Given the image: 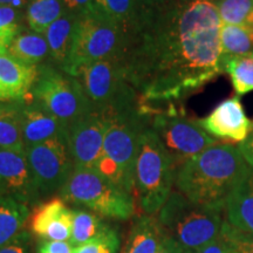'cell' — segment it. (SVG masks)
<instances>
[{"label": "cell", "instance_id": "6da1fadb", "mask_svg": "<svg viewBox=\"0 0 253 253\" xmlns=\"http://www.w3.org/2000/svg\"><path fill=\"white\" fill-rule=\"evenodd\" d=\"M214 0H170L142 9L121 56L144 112L181 101L224 73Z\"/></svg>", "mask_w": 253, "mask_h": 253}, {"label": "cell", "instance_id": "7a4b0ae2", "mask_svg": "<svg viewBox=\"0 0 253 253\" xmlns=\"http://www.w3.org/2000/svg\"><path fill=\"white\" fill-rule=\"evenodd\" d=\"M251 169L238 148L217 143L182 164L175 185L194 203L225 208L227 197Z\"/></svg>", "mask_w": 253, "mask_h": 253}, {"label": "cell", "instance_id": "3957f363", "mask_svg": "<svg viewBox=\"0 0 253 253\" xmlns=\"http://www.w3.org/2000/svg\"><path fill=\"white\" fill-rule=\"evenodd\" d=\"M151 116L141 107L110 119L101 157L94 170L121 186L135 192V166L142 132L150 126Z\"/></svg>", "mask_w": 253, "mask_h": 253}, {"label": "cell", "instance_id": "277c9868", "mask_svg": "<svg viewBox=\"0 0 253 253\" xmlns=\"http://www.w3.org/2000/svg\"><path fill=\"white\" fill-rule=\"evenodd\" d=\"M225 208L194 203L177 190L158 212V221L183 253H197L220 235Z\"/></svg>", "mask_w": 253, "mask_h": 253}, {"label": "cell", "instance_id": "5b68a950", "mask_svg": "<svg viewBox=\"0 0 253 253\" xmlns=\"http://www.w3.org/2000/svg\"><path fill=\"white\" fill-rule=\"evenodd\" d=\"M177 167L156 132H142L135 166V192L145 214L158 213L172 192Z\"/></svg>", "mask_w": 253, "mask_h": 253}, {"label": "cell", "instance_id": "8992f818", "mask_svg": "<svg viewBox=\"0 0 253 253\" xmlns=\"http://www.w3.org/2000/svg\"><path fill=\"white\" fill-rule=\"evenodd\" d=\"M95 110L109 119L141 107L137 91L126 80L121 56L89 63L75 73Z\"/></svg>", "mask_w": 253, "mask_h": 253}, {"label": "cell", "instance_id": "52a82bcc", "mask_svg": "<svg viewBox=\"0 0 253 253\" xmlns=\"http://www.w3.org/2000/svg\"><path fill=\"white\" fill-rule=\"evenodd\" d=\"M128 40V30L89 11L78 17L71 53L60 69L74 77L84 66L122 56Z\"/></svg>", "mask_w": 253, "mask_h": 253}, {"label": "cell", "instance_id": "ba28073f", "mask_svg": "<svg viewBox=\"0 0 253 253\" xmlns=\"http://www.w3.org/2000/svg\"><path fill=\"white\" fill-rule=\"evenodd\" d=\"M59 192L65 201L90 209L104 217L126 220L135 212L130 192L94 169L74 168Z\"/></svg>", "mask_w": 253, "mask_h": 253}, {"label": "cell", "instance_id": "9c48e42d", "mask_svg": "<svg viewBox=\"0 0 253 253\" xmlns=\"http://www.w3.org/2000/svg\"><path fill=\"white\" fill-rule=\"evenodd\" d=\"M32 97L69 126L93 110L90 101L77 78L54 65H40Z\"/></svg>", "mask_w": 253, "mask_h": 253}, {"label": "cell", "instance_id": "30bf717a", "mask_svg": "<svg viewBox=\"0 0 253 253\" xmlns=\"http://www.w3.org/2000/svg\"><path fill=\"white\" fill-rule=\"evenodd\" d=\"M150 128L162 141L177 169L190 158L218 143L217 138L208 134L198 121L185 118L184 112L177 109L175 103L153 114Z\"/></svg>", "mask_w": 253, "mask_h": 253}, {"label": "cell", "instance_id": "8fae6325", "mask_svg": "<svg viewBox=\"0 0 253 253\" xmlns=\"http://www.w3.org/2000/svg\"><path fill=\"white\" fill-rule=\"evenodd\" d=\"M26 156L39 199L60 191L74 170L68 130L52 140L26 148Z\"/></svg>", "mask_w": 253, "mask_h": 253}, {"label": "cell", "instance_id": "7c38bea8", "mask_svg": "<svg viewBox=\"0 0 253 253\" xmlns=\"http://www.w3.org/2000/svg\"><path fill=\"white\" fill-rule=\"evenodd\" d=\"M109 126L108 116L93 109L68 126V144L74 168L95 169Z\"/></svg>", "mask_w": 253, "mask_h": 253}, {"label": "cell", "instance_id": "4fadbf2b", "mask_svg": "<svg viewBox=\"0 0 253 253\" xmlns=\"http://www.w3.org/2000/svg\"><path fill=\"white\" fill-rule=\"evenodd\" d=\"M0 197L27 207L39 201L26 150L0 149Z\"/></svg>", "mask_w": 253, "mask_h": 253}, {"label": "cell", "instance_id": "5bb4252c", "mask_svg": "<svg viewBox=\"0 0 253 253\" xmlns=\"http://www.w3.org/2000/svg\"><path fill=\"white\" fill-rule=\"evenodd\" d=\"M198 122L208 134L226 142H243L252 128V122L246 116L239 96L224 100Z\"/></svg>", "mask_w": 253, "mask_h": 253}, {"label": "cell", "instance_id": "9a60e30c", "mask_svg": "<svg viewBox=\"0 0 253 253\" xmlns=\"http://www.w3.org/2000/svg\"><path fill=\"white\" fill-rule=\"evenodd\" d=\"M74 210L69 209L61 197L50 198L34 209L28 218L32 233L47 240L69 242Z\"/></svg>", "mask_w": 253, "mask_h": 253}, {"label": "cell", "instance_id": "2e32d148", "mask_svg": "<svg viewBox=\"0 0 253 253\" xmlns=\"http://www.w3.org/2000/svg\"><path fill=\"white\" fill-rule=\"evenodd\" d=\"M39 66L23 63L7 53L0 54V101L19 102L32 99Z\"/></svg>", "mask_w": 253, "mask_h": 253}, {"label": "cell", "instance_id": "e0dca14e", "mask_svg": "<svg viewBox=\"0 0 253 253\" xmlns=\"http://www.w3.org/2000/svg\"><path fill=\"white\" fill-rule=\"evenodd\" d=\"M68 130V126L32 97L21 102V131L25 148L43 143Z\"/></svg>", "mask_w": 253, "mask_h": 253}, {"label": "cell", "instance_id": "ac0fdd59", "mask_svg": "<svg viewBox=\"0 0 253 253\" xmlns=\"http://www.w3.org/2000/svg\"><path fill=\"white\" fill-rule=\"evenodd\" d=\"M225 218L236 230L253 233V169L227 197Z\"/></svg>", "mask_w": 253, "mask_h": 253}, {"label": "cell", "instance_id": "d6986e66", "mask_svg": "<svg viewBox=\"0 0 253 253\" xmlns=\"http://www.w3.org/2000/svg\"><path fill=\"white\" fill-rule=\"evenodd\" d=\"M167 233L153 216H142L135 220L123 253H157Z\"/></svg>", "mask_w": 253, "mask_h": 253}, {"label": "cell", "instance_id": "ffe728a7", "mask_svg": "<svg viewBox=\"0 0 253 253\" xmlns=\"http://www.w3.org/2000/svg\"><path fill=\"white\" fill-rule=\"evenodd\" d=\"M77 20V15L65 13L50 25L43 34L49 47V56L56 67L61 68L71 53Z\"/></svg>", "mask_w": 253, "mask_h": 253}, {"label": "cell", "instance_id": "44dd1931", "mask_svg": "<svg viewBox=\"0 0 253 253\" xmlns=\"http://www.w3.org/2000/svg\"><path fill=\"white\" fill-rule=\"evenodd\" d=\"M7 54L26 65L40 66L49 56V47L43 34L24 30L12 41Z\"/></svg>", "mask_w": 253, "mask_h": 253}, {"label": "cell", "instance_id": "7402d4cb", "mask_svg": "<svg viewBox=\"0 0 253 253\" xmlns=\"http://www.w3.org/2000/svg\"><path fill=\"white\" fill-rule=\"evenodd\" d=\"M21 102L0 101V149L26 150L21 131Z\"/></svg>", "mask_w": 253, "mask_h": 253}, {"label": "cell", "instance_id": "603a6c76", "mask_svg": "<svg viewBox=\"0 0 253 253\" xmlns=\"http://www.w3.org/2000/svg\"><path fill=\"white\" fill-rule=\"evenodd\" d=\"M90 11L130 32L140 18L142 8L135 0H93Z\"/></svg>", "mask_w": 253, "mask_h": 253}, {"label": "cell", "instance_id": "cb8c5ba5", "mask_svg": "<svg viewBox=\"0 0 253 253\" xmlns=\"http://www.w3.org/2000/svg\"><path fill=\"white\" fill-rule=\"evenodd\" d=\"M30 209L11 198L0 197V248L25 230Z\"/></svg>", "mask_w": 253, "mask_h": 253}, {"label": "cell", "instance_id": "d4e9b609", "mask_svg": "<svg viewBox=\"0 0 253 253\" xmlns=\"http://www.w3.org/2000/svg\"><path fill=\"white\" fill-rule=\"evenodd\" d=\"M65 13L62 0H30L25 18L31 31L45 34L47 28Z\"/></svg>", "mask_w": 253, "mask_h": 253}, {"label": "cell", "instance_id": "484cf974", "mask_svg": "<svg viewBox=\"0 0 253 253\" xmlns=\"http://www.w3.org/2000/svg\"><path fill=\"white\" fill-rule=\"evenodd\" d=\"M223 68L229 74L238 96L253 90V52L243 55H223Z\"/></svg>", "mask_w": 253, "mask_h": 253}, {"label": "cell", "instance_id": "4316f807", "mask_svg": "<svg viewBox=\"0 0 253 253\" xmlns=\"http://www.w3.org/2000/svg\"><path fill=\"white\" fill-rule=\"evenodd\" d=\"M110 229L96 214L84 210H74L72 225V236L69 243L78 248L102 236Z\"/></svg>", "mask_w": 253, "mask_h": 253}, {"label": "cell", "instance_id": "83f0119b", "mask_svg": "<svg viewBox=\"0 0 253 253\" xmlns=\"http://www.w3.org/2000/svg\"><path fill=\"white\" fill-rule=\"evenodd\" d=\"M220 47L223 55H243L253 52V28L221 24Z\"/></svg>", "mask_w": 253, "mask_h": 253}, {"label": "cell", "instance_id": "f1b7e54d", "mask_svg": "<svg viewBox=\"0 0 253 253\" xmlns=\"http://www.w3.org/2000/svg\"><path fill=\"white\" fill-rule=\"evenodd\" d=\"M221 24L253 28V0H214Z\"/></svg>", "mask_w": 253, "mask_h": 253}, {"label": "cell", "instance_id": "f546056e", "mask_svg": "<svg viewBox=\"0 0 253 253\" xmlns=\"http://www.w3.org/2000/svg\"><path fill=\"white\" fill-rule=\"evenodd\" d=\"M24 20L23 9L0 5V54L7 53L12 41L24 31Z\"/></svg>", "mask_w": 253, "mask_h": 253}, {"label": "cell", "instance_id": "4dcf8cb0", "mask_svg": "<svg viewBox=\"0 0 253 253\" xmlns=\"http://www.w3.org/2000/svg\"><path fill=\"white\" fill-rule=\"evenodd\" d=\"M120 238L115 231L109 229L102 236L75 248L74 253H119Z\"/></svg>", "mask_w": 253, "mask_h": 253}, {"label": "cell", "instance_id": "1f68e13d", "mask_svg": "<svg viewBox=\"0 0 253 253\" xmlns=\"http://www.w3.org/2000/svg\"><path fill=\"white\" fill-rule=\"evenodd\" d=\"M221 232L226 237L227 242L236 253H253V233H246L236 230L227 223L224 221Z\"/></svg>", "mask_w": 253, "mask_h": 253}, {"label": "cell", "instance_id": "d6a6232c", "mask_svg": "<svg viewBox=\"0 0 253 253\" xmlns=\"http://www.w3.org/2000/svg\"><path fill=\"white\" fill-rule=\"evenodd\" d=\"M0 253H32L31 239L26 231H21L11 242L0 248Z\"/></svg>", "mask_w": 253, "mask_h": 253}, {"label": "cell", "instance_id": "836d02e7", "mask_svg": "<svg viewBox=\"0 0 253 253\" xmlns=\"http://www.w3.org/2000/svg\"><path fill=\"white\" fill-rule=\"evenodd\" d=\"M232 249L227 242L226 237L224 236L223 232H220V235L217 237L216 239H213L212 242H210L209 244L203 246L197 253H232Z\"/></svg>", "mask_w": 253, "mask_h": 253}, {"label": "cell", "instance_id": "e575fe53", "mask_svg": "<svg viewBox=\"0 0 253 253\" xmlns=\"http://www.w3.org/2000/svg\"><path fill=\"white\" fill-rule=\"evenodd\" d=\"M75 248L69 242L46 240L39 248V253H74Z\"/></svg>", "mask_w": 253, "mask_h": 253}, {"label": "cell", "instance_id": "d590c367", "mask_svg": "<svg viewBox=\"0 0 253 253\" xmlns=\"http://www.w3.org/2000/svg\"><path fill=\"white\" fill-rule=\"evenodd\" d=\"M62 1L66 13L80 17L90 11L93 0H62Z\"/></svg>", "mask_w": 253, "mask_h": 253}, {"label": "cell", "instance_id": "8d00e7d4", "mask_svg": "<svg viewBox=\"0 0 253 253\" xmlns=\"http://www.w3.org/2000/svg\"><path fill=\"white\" fill-rule=\"evenodd\" d=\"M238 149L240 151V154L243 155V157H244L246 163L253 169V122L249 136L244 141L240 142Z\"/></svg>", "mask_w": 253, "mask_h": 253}, {"label": "cell", "instance_id": "74e56055", "mask_svg": "<svg viewBox=\"0 0 253 253\" xmlns=\"http://www.w3.org/2000/svg\"><path fill=\"white\" fill-rule=\"evenodd\" d=\"M157 253H183V251L175 240L167 235Z\"/></svg>", "mask_w": 253, "mask_h": 253}, {"label": "cell", "instance_id": "f35d334b", "mask_svg": "<svg viewBox=\"0 0 253 253\" xmlns=\"http://www.w3.org/2000/svg\"><path fill=\"white\" fill-rule=\"evenodd\" d=\"M169 1L170 0H135L136 4L140 6L142 9L160 7V6L166 5Z\"/></svg>", "mask_w": 253, "mask_h": 253}, {"label": "cell", "instance_id": "ab89813d", "mask_svg": "<svg viewBox=\"0 0 253 253\" xmlns=\"http://www.w3.org/2000/svg\"><path fill=\"white\" fill-rule=\"evenodd\" d=\"M28 1H30V0H0V5L11 6V7L23 9L24 11V9L27 7Z\"/></svg>", "mask_w": 253, "mask_h": 253}, {"label": "cell", "instance_id": "60d3db41", "mask_svg": "<svg viewBox=\"0 0 253 253\" xmlns=\"http://www.w3.org/2000/svg\"><path fill=\"white\" fill-rule=\"evenodd\" d=\"M232 253H236V252H232Z\"/></svg>", "mask_w": 253, "mask_h": 253}]
</instances>
